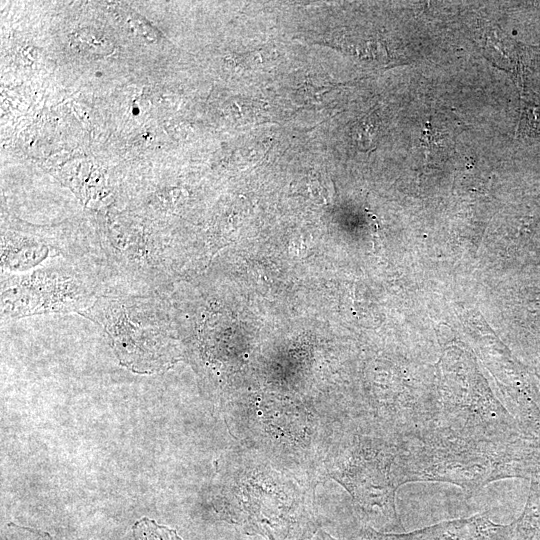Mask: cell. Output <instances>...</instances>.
I'll return each mask as SVG.
<instances>
[{"label": "cell", "instance_id": "6da1fadb", "mask_svg": "<svg viewBox=\"0 0 540 540\" xmlns=\"http://www.w3.org/2000/svg\"><path fill=\"white\" fill-rule=\"evenodd\" d=\"M396 442L401 485L444 482L473 494L491 482L518 475L510 441L470 439L433 427Z\"/></svg>", "mask_w": 540, "mask_h": 540}, {"label": "cell", "instance_id": "7a4b0ae2", "mask_svg": "<svg viewBox=\"0 0 540 540\" xmlns=\"http://www.w3.org/2000/svg\"><path fill=\"white\" fill-rule=\"evenodd\" d=\"M106 293L166 294L175 245L164 228L145 219L107 217L96 234Z\"/></svg>", "mask_w": 540, "mask_h": 540}, {"label": "cell", "instance_id": "3957f363", "mask_svg": "<svg viewBox=\"0 0 540 540\" xmlns=\"http://www.w3.org/2000/svg\"><path fill=\"white\" fill-rule=\"evenodd\" d=\"M164 297L107 293L80 315L102 328L125 366L151 373L171 360L172 326Z\"/></svg>", "mask_w": 540, "mask_h": 540}, {"label": "cell", "instance_id": "277c9868", "mask_svg": "<svg viewBox=\"0 0 540 540\" xmlns=\"http://www.w3.org/2000/svg\"><path fill=\"white\" fill-rule=\"evenodd\" d=\"M105 293L101 260L58 259L29 272L1 275V320L81 314Z\"/></svg>", "mask_w": 540, "mask_h": 540}, {"label": "cell", "instance_id": "5b68a950", "mask_svg": "<svg viewBox=\"0 0 540 540\" xmlns=\"http://www.w3.org/2000/svg\"><path fill=\"white\" fill-rule=\"evenodd\" d=\"M397 442L384 436L355 435L332 476L351 495L360 515L384 531L400 526L395 495L401 482Z\"/></svg>", "mask_w": 540, "mask_h": 540}, {"label": "cell", "instance_id": "8992f818", "mask_svg": "<svg viewBox=\"0 0 540 540\" xmlns=\"http://www.w3.org/2000/svg\"><path fill=\"white\" fill-rule=\"evenodd\" d=\"M0 256L1 275L29 272L62 258L102 261L96 235L20 224L2 226Z\"/></svg>", "mask_w": 540, "mask_h": 540}, {"label": "cell", "instance_id": "52a82bcc", "mask_svg": "<svg viewBox=\"0 0 540 540\" xmlns=\"http://www.w3.org/2000/svg\"><path fill=\"white\" fill-rule=\"evenodd\" d=\"M509 527L493 523L486 514L446 521L405 534L382 533L368 527L360 540H508Z\"/></svg>", "mask_w": 540, "mask_h": 540}, {"label": "cell", "instance_id": "ba28073f", "mask_svg": "<svg viewBox=\"0 0 540 540\" xmlns=\"http://www.w3.org/2000/svg\"><path fill=\"white\" fill-rule=\"evenodd\" d=\"M70 43L79 54L89 57H102L112 50L109 38L94 29H81L75 32L71 36Z\"/></svg>", "mask_w": 540, "mask_h": 540}, {"label": "cell", "instance_id": "9c48e42d", "mask_svg": "<svg viewBox=\"0 0 540 540\" xmlns=\"http://www.w3.org/2000/svg\"><path fill=\"white\" fill-rule=\"evenodd\" d=\"M134 540H182L177 532L155 521L143 518L133 526Z\"/></svg>", "mask_w": 540, "mask_h": 540}, {"label": "cell", "instance_id": "30bf717a", "mask_svg": "<svg viewBox=\"0 0 540 540\" xmlns=\"http://www.w3.org/2000/svg\"><path fill=\"white\" fill-rule=\"evenodd\" d=\"M311 540H335L332 537H330L327 533L323 531H319L318 534L313 537Z\"/></svg>", "mask_w": 540, "mask_h": 540}]
</instances>
